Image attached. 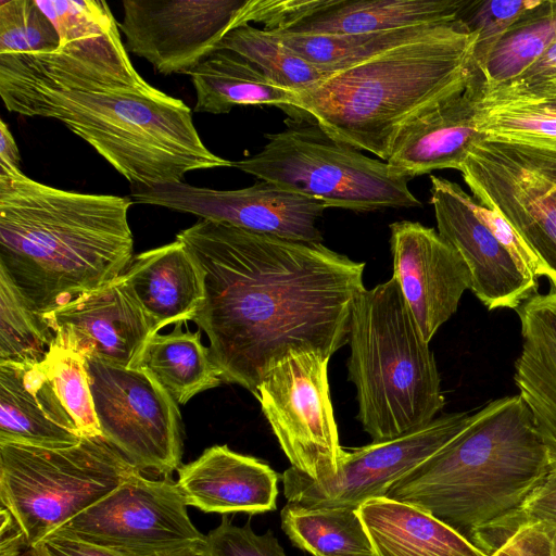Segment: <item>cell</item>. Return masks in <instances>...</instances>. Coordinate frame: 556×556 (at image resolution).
I'll use <instances>...</instances> for the list:
<instances>
[{"label":"cell","mask_w":556,"mask_h":556,"mask_svg":"<svg viewBox=\"0 0 556 556\" xmlns=\"http://www.w3.org/2000/svg\"><path fill=\"white\" fill-rule=\"evenodd\" d=\"M204 274L193 321L210 340L222 380L254 396L286 355L331 357L348 343L352 306L366 288L364 262L302 242L200 219L179 231Z\"/></svg>","instance_id":"cell-1"},{"label":"cell","mask_w":556,"mask_h":556,"mask_svg":"<svg viewBox=\"0 0 556 556\" xmlns=\"http://www.w3.org/2000/svg\"><path fill=\"white\" fill-rule=\"evenodd\" d=\"M132 203L51 187L0 164V271L40 314L109 283L134 257Z\"/></svg>","instance_id":"cell-2"},{"label":"cell","mask_w":556,"mask_h":556,"mask_svg":"<svg viewBox=\"0 0 556 556\" xmlns=\"http://www.w3.org/2000/svg\"><path fill=\"white\" fill-rule=\"evenodd\" d=\"M477 40V33L458 17L294 92L292 108L332 139L387 161L403 125L465 89L479 74Z\"/></svg>","instance_id":"cell-3"},{"label":"cell","mask_w":556,"mask_h":556,"mask_svg":"<svg viewBox=\"0 0 556 556\" xmlns=\"http://www.w3.org/2000/svg\"><path fill=\"white\" fill-rule=\"evenodd\" d=\"M0 96L10 112L61 122L135 186L180 184L189 172L232 165L203 143L184 101L150 84L64 89L0 73Z\"/></svg>","instance_id":"cell-4"},{"label":"cell","mask_w":556,"mask_h":556,"mask_svg":"<svg viewBox=\"0 0 556 556\" xmlns=\"http://www.w3.org/2000/svg\"><path fill=\"white\" fill-rule=\"evenodd\" d=\"M552 465L518 395L470 415L445 446L394 482L386 497L418 507L471 542L527 498Z\"/></svg>","instance_id":"cell-5"},{"label":"cell","mask_w":556,"mask_h":556,"mask_svg":"<svg viewBox=\"0 0 556 556\" xmlns=\"http://www.w3.org/2000/svg\"><path fill=\"white\" fill-rule=\"evenodd\" d=\"M348 344L356 418L372 441L403 435L437 418L445 404L437 363L394 278L356 296Z\"/></svg>","instance_id":"cell-6"},{"label":"cell","mask_w":556,"mask_h":556,"mask_svg":"<svg viewBox=\"0 0 556 556\" xmlns=\"http://www.w3.org/2000/svg\"><path fill=\"white\" fill-rule=\"evenodd\" d=\"M287 122L283 130L265 135L268 142L258 153L231 166L328 207L369 212L422 206L408 188L412 178L387 161L332 139L311 118Z\"/></svg>","instance_id":"cell-7"},{"label":"cell","mask_w":556,"mask_h":556,"mask_svg":"<svg viewBox=\"0 0 556 556\" xmlns=\"http://www.w3.org/2000/svg\"><path fill=\"white\" fill-rule=\"evenodd\" d=\"M142 472L102 435L67 447L0 443V501L29 546Z\"/></svg>","instance_id":"cell-8"},{"label":"cell","mask_w":556,"mask_h":556,"mask_svg":"<svg viewBox=\"0 0 556 556\" xmlns=\"http://www.w3.org/2000/svg\"><path fill=\"white\" fill-rule=\"evenodd\" d=\"M459 170L479 203L519 233L556 291V152L485 137Z\"/></svg>","instance_id":"cell-9"},{"label":"cell","mask_w":556,"mask_h":556,"mask_svg":"<svg viewBox=\"0 0 556 556\" xmlns=\"http://www.w3.org/2000/svg\"><path fill=\"white\" fill-rule=\"evenodd\" d=\"M84 358L102 437L142 472L170 478L182 454L177 402L146 369Z\"/></svg>","instance_id":"cell-10"},{"label":"cell","mask_w":556,"mask_h":556,"mask_svg":"<svg viewBox=\"0 0 556 556\" xmlns=\"http://www.w3.org/2000/svg\"><path fill=\"white\" fill-rule=\"evenodd\" d=\"M329 359L315 351L289 353L267 372L255 396L291 467L316 481L338 473L343 453L330 399Z\"/></svg>","instance_id":"cell-11"},{"label":"cell","mask_w":556,"mask_h":556,"mask_svg":"<svg viewBox=\"0 0 556 556\" xmlns=\"http://www.w3.org/2000/svg\"><path fill=\"white\" fill-rule=\"evenodd\" d=\"M59 35L55 50L1 54L0 73L64 89L142 88L105 1H70L51 16Z\"/></svg>","instance_id":"cell-12"},{"label":"cell","mask_w":556,"mask_h":556,"mask_svg":"<svg viewBox=\"0 0 556 556\" xmlns=\"http://www.w3.org/2000/svg\"><path fill=\"white\" fill-rule=\"evenodd\" d=\"M56 532L129 556H163L205 540L176 481L138 472Z\"/></svg>","instance_id":"cell-13"},{"label":"cell","mask_w":556,"mask_h":556,"mask_svg":"<svg viewBox=\"0 0 556 556\" xmlns=\"http://www.w3.org/2000/svg\"><path fill=\"white\" fill-rule=\"evenodd\" d=\"M466 412L445 414L403 435L343 448L338 473L316 481L290 467L282 473L288 503L305 507L358 508L365 502L386 496L390 486L422 464L468 424Z\"/></svg>","instance_id":"cell-14"},{"label":"cell","mask_w":556,"mask_h":556,"mask_svg":"<svg viewBox=\"0 0 556 556\" xmlns=\"http://www.w3.org/2000/svg\"><path fill=\"white\" fill-rule=\"evenodd\" d=\"M253 0H123L128 52L163 75L189 74L231 30L250 25Z\"/></svg>","instance_id":"cell-15"},{"label":"cell","mask_w":556,"mask_h":556,"mask_svg":"<svg viewBox=\"0 0 556 556\" xmlns=\"http://www.w3.org/2000/svg\"><path fill=\"white\" fill-rule=\"evenodd\" d=\"M129 198L134 203L302 242H321L317 220L328 208L317 199L265 180L235 190L195 187L185 181L151 188L136 186Z\"/></svg>","instance_id":"cell-16"},{"label":"cell","mask_w":556,"mask_h":556,"mask_svg":"<svg viewBox=\"0 0 556 556\" xmlns=\"http://www.w3.org/2000/svg\"><path fill=\"white\" fill-rule=\"evenodd\" d=\"M430 203L438 232L462 256L470 290L488 309L514 308L536 293V278L525 269L479 218L456 182L430 176Z\"/></svg>","instance_id":"cell-17"},{"label":"cell","mask_w":556,"mask_h":556,"mask_svg":"<svg viewBox=\"0 0 556 556\" xmlns=\"http://www.w3.org/2000/svg\"><path fill=\"white\" fill-rule=\"evenodd\" d=\"M393 275L425 339L457 311L470 289L469 270L459 253L433 228L417 222L390 225Z\"/></svg>","instance_id":"cell-18"},{"label":"cell","mask_w":556,"mask_h":556,"mask_svg":"<svg viewBox=\"0 0 556 556\" xmlns=\"http://www.w3.org/2000/svg\"><path fill=\"white\" fill-rule=\"evenodd\" d=\"M42 315L58 345L124 367L155 334L123 275Z\"/></svg>","instance_id":"cell-19"},{"label":"cell","mask_w":556,"mask_h":556,"mask_svg":"<svg viewBox=\"0 0 556 556\" xmlns=\"http://www.w3.org/2000/svg\"><path fill=\"white\" fill-rule=\"evenodd\" d=\"M467 0H257L254 23L304 34H368L458 18Z\"/></svg>","instance_id":"cell-20"},{"label":"cell","mask_w":556,"mask_h":556,"mask_svg":"<svg viewBox=\"0 0 556 556\" xmlns=\"http://www.w3.org/2000/svg\"><path fill=\"white\" fill-rule=\"evenodd\" d=\"M484 94L479 74L466 86L412 117L397 132L387 162L405 176L460 169L472 146L486 136L477 127Z\"/></svg>","instance_id":"cell-21"},{"label":"cell","mask_w":556,"mask_h":556,"mask_svg":"<svg viewBox=\"0 0 556 556\" xmlns=\"http://www.w3.org/2000/svg\"><path fill=\"white\" fill-rule=\"evenodd\" d=\"M187 504L205 513L264 514L276 510L278 473L265 462L213 445L177 469Z\"/></svg>","instance_id":"cell-22"},{"label":"cell","mask_w":556,"mask_h":556,"mask_svg":"<svg viewBox=\"0 0 556 556\" xmlns=\"http://www.w3.org/2000/svg\"><path fill=\"white\" fill-rule=\"evenodd\" d=\"M81 438L42 363L0 364V443L56 448Z\"/></svg>","instance_id":"cell-23"},{"label":"cell","mask_w":556,"mask_h":556,"mask_svg":"<svg viewBox=\"0 0 556 556\" xmlns=\"http://www.w3.org/2000/svg\"><path fill=\"white\" fill-rule=\"evenodd\" d=\"M122 275L154 333L193 320L205 301L204 274L177 239L137 254Z\"/></svg>","instance_id":"cell-24"},{"label":"cell","mask_w":556,"mask_h":556,"mask_svg":"<svg viewBox=\"0 0 556 556\" xmlns=\"http://www.w3.org/2000/svg\"><path fill=\"white\" fill-rule=\"evenodd\" d=\"M522 336L514 380L552 464L556 463V291L535 293L516 309Z\"/></svg>","instance_id":"cell-25"},{"label":"cell","mask_w":556,"mask_h":556,"mask_svg":"<svg viewBox=\"0 0 556 556\" xmlns=\"http://www.w3.org/2000/svg\"><path fill=\"white\" fill-rule=\"evenodd\" d=\"M378 556H490L431 514L389 497L358 507Z\"/></svg>","instance_id":"cell-26"},{"label":"cell","mask_w":556,"mask_h":556,"mask_svg":"<svg viewBox=\"0 0 556 556\" xmlns=\"http://www.w3.org/2000/svg\"><path fill=\"white\" fill-rule=\"evenodd\" d=\"M195 90L197 113L227 114L235 106H278L291 115L294 91L273 83L240 54L217 49L189 74Z\"/></svg>","instance_id":"cell-27"},{"label":"cell","mask_w":556,"mask_h":556,"mask_svg":"<svg viewBox=\"0 0 556 556\" xmlns=\"http://www.w3.org/2000/svg\"><path fill=\"white\" fill-rule=\"evenodd\" d=\"M182 323L167 334H153L137 367L148 370L173 396L186 404L198 393L223 382L210 348L202 344L200 331H182Z\"/></svg>","instance_id":"cell-28"},{"label":"cell","mask_w":556,"mask_h":556,"mask_svg":"<svg viewBox=\"0 0 556 556\" xmlns=\"http://www.w3.org/2000/svg\"><path fill=\"white\" fill-rule=\"evenodd\" d=\"M280 519L292 544L312 556H378L358 508L288 503Z\"/></svg>","instance_id":"cell-29"},{"label":"cell","mask_w":556,"mask_h":556,"mask_svg":"<svg viewBox=\"0 0 556 556\" xmlns=\"http://www.w3.org/2000/svg\"><path fill=\"white\" fill-rule=\"evenodd\" d=\"M448 22L451 21L368 34L304 35L275 31L300 56L331 75L395 47L427 37Z\"/></svg>","instance_id":"cell-30"},{"label":"cell","mask_w":556,"mask_h":556,"mask_svg":"<svg viewBox=\"0 0 556 556\" xmlns=\"http://www.w3.org/2000/svg\"><path fill=\"white\" fill-rule=\"evenodd\" d=\"M555 40L556 0H541L508 27L479 67L484 91L515 80Z\"/></svg>","instance_id":"cell-31"},{"label":"cell","mask_w":556,"mask_h":556,"mask_svg":"<svg viewBox=\"0 0 556 556\" xmlns=\"http://www.w3.org/2000/svg\"><path fill=\"white\" fill-rule=\"evenodd\" d=\"M217 49L240 54L273 83L294 92L305 90L329 76L290 49L273 29L251 25L239 27L227 34Z\"/></svg>","instance_id":"cell-32"},{"label":"cell","mask_w":556,"mask_h":556,"mask_svg":"<svg viewBox=\"0 0 556 556\" xmlns=\"http://www.w3.org/2000/svg\"><path fill=\"white\" fill-rule=\"evenodd\" d=\"M54 343L43 315L0 271V364H41Z\"/></svg>","instance_id":"cell-33"},{"label":"cell","mask_w":556,"mask_h":556,"mask_svg":"<svg viewBox=\"0 0 556 556\" xmlns=\"http://www.w3.org/2000/svg\"><path fill=\"white\" fill-rule=\"evenodd\" d=\"M477 127L488 138L556 152V111L539 104L480 103Z\"/></svg>","instance_id":"cell-34"},{"label":"cell","mask_w":556,"mask_h":556,"mask_svg":"<svg viewBox=\"0 0 556 556\" xmlns=\"http://www.w3.org/2000/svg\"><path fill=\"white\" fill-rule=\"evenodd\" d=\"M42 365L80 434L83 437L102 435L84 356L53 343Z\"/></svg>","instance_id":"cell-35"},{"label":"cell","mask_w":556,"mask_h":556,"mask_svg":"<svg viewBox=\"0 0 556 556\" xmlns=\"http://www.w3.org/2000/svg\"><path fill=\"white\" fill-rule=\"evenodd\" d=\"M59 35L35 0H0V55L55 50Z\"/></svg>","instance_id":"cell-36"},{"label":"cell","mask_w":556,"mask_h":556,"mask_svg":"<svg viewBox=\"0 0 556 556\" xmlns=\"http://www.w3.org/2000/svg\"><path fill=\"white\" fill-rule=\"evenodd\" d=\"M528 525H542L556 531V463L517 509L480 531L472 543L490 555L515 530Z\"/></svg>","instance_id":"cell-37"},{"label":"cell","mask_w":556,"mask_h":556,"mask_svg":"<svg viewBox=\"0 0 556 556\" xmlns=\"http://www.w3.org/2000/svg\"><path fill=\"white\" fill-rule=\"evenodd\" d=\"M540 2L541 0L467 1L458 17L478 35L475 49V62L478 68L508 27Z\"/></svg>","instance_id":"cell-38"},{"label":"cell","mask_w":556,"mask_h":556,"mask_svg":"<svg viewBox=\"0 0 556 556\" xmlns=\"http://www.w3.org/2000/svg\"><path fill=\"white\" fill-rule=\"evenodd\" d=\"M208 556H288L271 530L256 534L250 521L239 527L227 515L205 535Z\"/></svg>","instance_id":"cell-39"},{"label":"cell","mask_w":556,"mask_h":556,"mask_svg":"<svg viewBox=\"0 0 556 556\" xmlns=\"http://www.w3.org/2000/svg\"><path fill=\"white\" fill-rule=\"evenodd\" d=\"M473 208L479 218L514 258L536 279L542 277L539 261L514 227L496 211L479 202L475 201Z\"/></svg>","instance_id":"cell-40"},{"label":"cell","mask_w":556,"mask_h":556,"mask_svg":"<svg viewBox=\"0 0 556 556\" xmlns=\"http://www.w3.org/2000/svg\"><path fill=\"white\" fill-rule=\"evenodd\" d=\"M490 556H556V531L542 525L519 527Z\"/></svg>","instance_id":"cell-41"},{"label":"cell","mask_w":556,"mask_h":556,"mask_svg":"<svg viewBox=\"0 0 556 556\" xmlns=\"http://www.w3.org/2000/svg\"><path fill=\"white\" fill-rule=\"evenodd\" d=\"M39 544L42 545L49 556H129L110 547L56 531L47 535Z\"/></svg>","instance_id":"cell-42"},{"label":"cell","mask_w":556,"mask_h":556,"mask_svg":"<svg viewBox=\"0 0 556 556\" xmlns=\"http://www.w3.org/2000/svg\"><path fill=\"white\" fill-rule=\"evenodd\" d=\"M482 103H531L556 111V78L520 90L485 94Z\"/></svg>","instance_id":"cell-43"},{"label":"cell","mask_w":556,"mask_h":556,"mask_svg":"<svg viewBox=\"0 0 556 556\" xmlns=\"http://www.w3.org/2000/svg\"><path fill=\"white\" fill-rule=\"evenodd\" d=\"M556 78V40L547 50L515 80L484 91L488 93L508 92L525 89Z\"/></svg>","instance_id":"cell-44"},{"label":"cell","mask_w":556,"mask_h":556,"mask_svg":"<svg viewBox=\"0 0 556 556\" xmlns=\"http://www.w3.org/2000/svg\"><path fill=\"white\" fill-rule=\"evenodd\" d=\"M30 548L21 526L5 507L0 513V556H23Z\"/></svg>","instance_id":"cell-45"},{"label":"cell","mask_w":556,"mask_h":556,"mask_svg":"<svg viewBox=\"0 0 556 556\" xmlns=\"http://www.w3.org/2000/svg\"><path fill=\"white\" fill-rule=\"evenodd\" d=\"M21 155L16 141L4 121H0V164L20 168Z\"/></svg>","instance_id":"cell-46"},{"label":"cell","mask_w":556,"mask_h":556,"mask_svg":"<svg viewBox=\"0 0 556 556\" xmlns=\"http://www.w3.org/2000/svg\"><path fill=\"white\" fill-rule=\"evenodd\" d=\"M163 556H208L204 547V541Z\"/></svg>","instance_id":"cell-47"},{"label":"cell","mask_w":556,"mask_h":556,"mask_svg":"<svg viewBox=\"0 0 556 556\" xmlns=\"http://www.w3.org/2000/svg\"><path fill=\"white\" fill-rule=\"evenodd\" d=\"M23 556H49L39 543L31 546Z\"/></svg>","instance_id":"cell-48"}]
</instances>
